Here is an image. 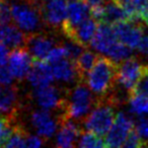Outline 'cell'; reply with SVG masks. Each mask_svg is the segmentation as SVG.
Returning <instances> with one entry per match:
<instances>
[{
    "label": "cell",
    "mask_w": 148,
    "mask_h": 148,
    "mask_svg": "<svg viewBox=\"0 0 148 148\" xmlns=\"http://www.w3.org/2000/svg\"><path fill=\"white\" fill-rule=\"evenodd\" d=\"M95 99L88 86L79 83L65 95L59 120H82L88 116Z\"/></svg>",
    "instance_id": "6da1fadb"
},
{
    "label": "cell",
    "mask_w": 148,
    "mask_h": 148,
    "mask_svg": "<svg viewBox=\"0 0 148 148\" xmlns=\"http://www.w3.org/2000/svg\"><path fill=\"white\" fill-rule=\"evenodd\" d=\"M117 63L108 57L99 56L93 67L84 77L89 89L97 95H107L117 82Z\"/></svg>",
    "instance_id": "7a4b0ae2"
},
{
    "label": "cell",
    "mask_w": 148,
    "mask_h": 148,
    "mask_svg": "<svg viewBox=\"0 0 148 148\" xmlns=\"http://www.w3.org/2000/svg\"><path fill=\"white\" fill-rule=\"evenodd\" d=\"M12 21L25 33H40L43 27L44 19L37 2L29 0H17L11 3Z\"/></svg>",
    "instance_id": "3957f363"
},
{
    "label": "cell",
    "mask_w": 148,
    "mask_h": 148,
    "mask_svg": "<svg viewBox=\"0 0 148 148\" xmlns=\"http://www.w3.org/2000/svg\"><path fill=\"white\" fill-rule=\"evenodd\" d=\"M114 106L115 101L111 99L99 101L84 120L87 131L99 136L107 135L116 118Z\"/></svg>",
    "instance_id": "277c9868"
},
{
    "label": "cell",
    "mask_w": 148,
    "mask_h": 148,
    "mask_svg": "<svg viewBox=\"0 0 148 148\" xmlns=\"http://www.w3.org/2000/svg\"><path fill=\"white\" fill-rule=\"evenodd\" d=\"M147 65H143L137 58L130 57L121 62L117 68V82L128 91L129 95L134 92L138 81L145 73Z\"/></svg>",
    "instance_id": "5b68a950"
},
{
    "label": "cell",
    "mask_w": 148,
    "mask_h": 148,
    "mask_svg": "<svg viewBox=\"0 0 148 148\" xmlns=\"http://www.w3.org/2000/svg\"><path fill=\"white\" fill-rule=\"evenodd\" d=\"M44 23L54 29L63 27L67 16L66 0H36Z\"/></svg>",
    "instance_id": "8992f818"
},
{
    "label": "cell",
    "mask_w": 148,
    "mask_h": 148,
    "mask_svg": "<svg viewBox=\"0 0 148 148\" xmlns=\"http://www.w3.org/2000/svg\"><path fill=\"white\" fill-rule=\"evenodd\" d=\"M134 123L125 113L116 115L115 121L106 136V145L108 148H120L129 134L133 131Z\"/></svg>",
    "instance_id": "52a82bcc"
},
{
    "label": "cell",
    "mask_w": 148,
    "mask_h": 148,
    "mask_svg": "<svg viewBox=\"0 0 148 148\" xmlns=\"http://www.w3.org/2000/svg\"><path fill=\"white\" fill-rule=\"evenodd\" d=\"M34 62L35 60L27 49L17 48L13 50L9 55L7 67L15 79L23 80L27 77Z\"/></svg>",
    "instance_id": "ba28073f"
},
{
    "label": "cell",
    "mask_w": 148,
    "mask_h": 148,
    "mask_svg": "<svg viewBox=\"0 0 148 148\" xmlns=\"http://www.w3.org/2000/svg\"><path fill=\"white\" fill-rule=\"evenodd\" d=\"M113 27L118 40L132 50L137 48L144 36L143 27L139 23V21H122L113 25Z\"/></svg>",
    "instance_id": "9c48e42d"
},
{
    "label": "cell",
    "mask_w": 148,
    "mask_h": 148,
    "mask_svg": "<svg viewBox=\"0 0 148 148\" xmlns=\"http://www.w3.org/2000/svg\"><path fill=\"white\" fill-rule=\"evenodd\" d=\"M91 17V7L83 0H70L67 7V16L62 27L63 33H67L81 23Z\"/></svg>",
    "instance_id": "30bf717a"
},
{
    "label": "cell",
    "mask_w": 148,
    "mask_h": 148,
    "mask_svg": "<svg viewBox=\"0 0 148 148\" xmlns=\"http://www.w3.org/2000/svg\"><path fill=\"white\" fill-rule=\"evenodd\" d=\"M34 99L41 109L46 111L62 109L65 101V95L61 90L53 85L37 88L34 90Z\"/></svg>",
    "instance_id": "8fae6325"
},
{
    "label": "cell",
    "mask_w": 148,
    "mask_h": 148,
    "mask_svg": "<svg viewBox=\"0 0 148 148\" xmlns=\"http://www.w3.org/2000/svg\"><path fill=\"white\" fill-rule=\"evenodd\" d=\"M25 47L35 61H46L50 52L55 47V43L48 36L36 33L27 35Z\"/></svg>",
    "instance_id": "7c38bea8"
},
{
    "label": "cell",
    "mask_w": 148,
    "mask_h": 148,
    "mask_svg": "<svg viewBox=\"0 0 148 148\" xmlns=\"http://www.w3.org/2000/svg\"><path fill=\"white\" fill-rule=\"evenodd\" d=\"M31 122L33 127L37 131L38 135L44 139H50L57 131L59 127V119L55 120L49 111L37 110L32 114Z\"/></svg>",
    "instance_id": "4fadbf2b"
},
{
    "label": "cell",
    "mask_w": 148,
    "mask_h": 148,
    "mask_svg": "<svg viewBox=\"0 0 148 148\" xmlns=\"http://www.w3.org/2000/svg\"><path fill=\"white\" fill-rule=\"evenodd\" d=\"M119 41L114 31L113 25L99 23L97 31L90 43V47L97 53L107 56L109 51Z\"/></svg>",
    "instance_id": "5bb4252c"
},
{
    "label": "cell",
    "mask_w": 148,
    "mask_h": 148,
    "mask_svg": "<svg viewBox=\"0 0 148 148\" xmlns=\"http://www.w3.org/2000/svg\"><path fill=\"white\" fill-rule=\"evenodd\" d=\"M97 23L99 21H95L91 16L77 27H75L74 29L65 33V35L68 38V40L76 42L79 45L85 47L87 45H90L91 41L95 38V35L97 31V27H99Z\"/></svg>",
    "instance_id": "9a60e30c"
},
{
    "label": "cell",
    "mask_w": 148,
    "mask_h": 148,
    "mask_svg": "<svg viewBox=\"0 0 148 148\" xmlns=\"http://www.w3.org/2000/svg\"><path fill=\"white\" fill-rule=\"evenodd\" d=\"M27 81L34 89L51 85L54 80L51 64L47 61H35L31 71L27 75Z\"/></svg>",
    "instance_id": "2e32d148"
},
{
    "label": "cell",
    "mask_w": 148,
    "mask_h": 148,
    "mask_svg": "<svg viewBox=\"0 0 148 148\" xmlns=\"http://www.w3.org/2000/svg\"><path fill=\"white\" fill-rule=\"evenodd\" d=\"M19 108L18 90L14 85H0V114L12 119Z\"/></svg>",
    "instance_id": "e0dca14e"
},
{
    "label": "cell",
    "mask_w": 148,
    "mask_h": 148,
    "mask_svg": "<svg viewBox=\"0 0 148 148\" xmlns=\"http://www.w3.org/2000/svg\"><path fill=\"white\" fill-rule=\"evenodd\" d=\"M80 135V130L71 120H59V131L54 148H73Z\"/></svg>",
    "instance_id": "ac0fdd59"
},
{
    "label": "cell",
    "mask_w": 148,
    "mask_h": 148,
    "mask_svg": "<svg viewBox=\"0 0 148 148\" xmlns=\"http://www.w3.org/2000/svg\"><path fill=\"white\" fill-rule=\"evenodd\" d=\"M27 37L18 27H15L11 23H0V44L8 48L17 49L25 46Z\"/></svg>",
    "instance_id": "d6986e66"
},
{
    "label": "cell",
    "mask_w": 148,
    "mask_h": 148,
    "mask_svg": "<svg viewBox=\"0 0 148 148\" xmlns=\"http://www.w3.org/2000/svg\"><path fill=\"white\" fill-rule=\"evenodd\" d=\"M52 71H53L54 78L61 82L71 83L74 82L76 79L81 80L77 68L72 60L65 58L60 61L51 64Z\"/></svg>",
    "instance_id": "ffe728a7"
},
{
    "label": "cell",
    "mask_w": 148,
    "mask_h": 148,
    "mask_svg": "<svg viewBox=\"0 0 148 148\" xmlns=\"http://www.w3.org/2000/svg\"><path fill=\"white\" fill-rule=\"evenodd\" d=\"M97 58H99V56L95 52L89 51V50H83L82 53L74 61V64L76 66L77 71H78L79 75H80L81 80H84L85 75L93 67Z\"/></svg>",
    "instance_id": "44dd1931"
},
{
    "label": "cell",
    "mask_w": 148,
    "mask_h": 148,
    "mask_svg": "<svg viewBox=\"0 0 148 148\" xmlns=\"http://www.w3.org/2000/svg\"><path fill=\"white\" fill-rule=\"evenodd\" d=\"M129 108L130 112L136 116L148 115V97L140 93H131L129 95Z\"/></svg>",
    "instance_id": "7402d4cb"
},
{
    "label": "cell",
    "mask_w": 148,
    "mask_h": 148,
    "mask_svg": "<svg viewBox=\"0 0 148 148\" xmlns=\"http://www.w3.org/2000/svg\"><path fill=\"white\" fill-rule=\"evenodd\" d=\"M27 134L21 126L16 125L12 134L2 148H25Z\"/></svg>",
    "instance_id": "603a6c76"
},
{
    "label": "cell",
    "mask_w": 148,
    "mask_h": 148,
    "mask_svg": "<svg viewBox=\"0 0 148 148\" xmlns=\"http://www.w3.org/2000/svg\"><path fill=\"white\" fill-rule=\"evenodd\" d=\"M106 142L101 138V136L97 135L91 132H84L80 136L78 143V148H105Z\"/></svg>",
    "instance_id": "cb8c5ba5"
},
{
    "label": "cell",
    "mask_w": 148,
    "mask_h": 148,
    "mask_svg": "<svg viewBox=\"0 0 148 148\" xmlns=\"http://www.w3.org/2000/svg\"><path fill=\"white\" fill-rule=\"evenodd\" d=\"M12 121L7 117H0V148L4 146L16 126L12 125Z\"/></svg>",
    "instance_id": "d4e9b609"
},
{
    "label": "cell",
    "mask_w": 148,
    "mask_h": 148,
    "mask_svg": "<svg viewBox=\"0 0 148 148\" xmlns=\"http://www.w3.org/2000/svg\"><path fill=\"white\" fill-rule=\"evenodd\" d=\"M65 58H68V54H67V50H66L65 46H55V47L52 49V51L50 52V54L48 55L46 61L48 63L52 64L55 63L57 61H60L62 59H65ZM69 59V58H68Z\"/></svg>",
    "instance_id": "484cf974"
},
{
    "label": "cell",
    "mask_w": 148,
    "mask_h": 148,
    "mask_svg": "<svg viewBox=\"0 0 148 148\" xmlns=\"http://www.w3.org/2000/svg\"><path fill=\"white\" fill-rule=\"evenodd\" d=\"M12 21L11 6L8 2L3 1L0 3V23H9Z\"/></svg>",
    "instance_id": "4316f807"
},
{
    "label": "cell",
    "mask_w": 148,
    "mask_h": 148,
    "mask_svg": "<svg viewBox=\"0 0 148 148\" xmlns=\"http://www.w3.org/2000/svg\"><path fill=\"white\" fill-rule=\"evenodd\" d=\"M140 138L141 137L137 132L132 131L120 148H139L140 144L142 142Z\"/></svg>",
    "instance_id": "83f0119b"
},
{
    "label": "cell",
    "mask_w": 148,
    "mask_h": 148,
    "mask_svg": "<svg viewBox=\"0 0 148 148\" xmlns=\"http://www.w3.org/2000/svg\"><path fill=\"white\" fill-rule=\"evenodd\" d=\"M134 92L140 93V95H143L148 97V70L147 69H146L145 73L142 75L140 80L138 81Z\"/></svg>",
    "instance_id": "f1b7e54d"
},
{
    "label": "cell",
    "mask_w": 148,
    "mask_h": 148,
    "mask_svg": "<svg viewBox=\"0 0 148 148\" xmlns=\"http://www.w3.org/2000/svg\"><path fill=\"white\" fill-rule=\"evenodd\" d=\"M14 77L6 65H0V85H10Z\"/></svg>",
    "instance_id": "f546056e"
},
{
    "label": "cell",
    "mask_w": 148,
    "mask_h": 148,
    "mask_svg": "<svg viewBox=\"0 0 148 148\" xmlns=\"http://www.w3.org/2000/svg\"><path fill=\"white\" fill-rule=\"evenodd\" d=\"M137 133L148 141V118H142L137 123Z\"/></svg>",
    "instance_id": "4dcf8cb0"
},
{
    "label": "cell",
    "mask_w": 148,
    "mask_h": 148,
    "mask_svg": "<svg viewBox=\"0 0 148 148\" xmlns=\"http://www.w3.org/2000/svg\"><path fill=\"white\" fill-rule=\"evenodd\" d=\"M25 148H43V141L39 136L27 135Z\"/></svg>",
    "instance_id": "1f68e13d"
},
{
    "label": "cell",
    "mask_w": 148,
    "mask_h": 148,
    "mask_svg": "<svg viewBox=\"0 0 148 148\" xmlns=\"http://www.w3.org/2000/svg\"><path fill=\"white\" fill-rule=\"evenodd\" d=\"M136 50L139 52L140 55L148 57V36H143Z\"/></svg>",
    "instance_id": "d6a6232c"
},
{
    "label": "cell",
    "mask_w": 148,
    "mask_h": 148,
    "mask_svg": "<svg viewBox=\"0 0 148 148\" xmlns=\"http://www.w3.org/2000/svg\"><path fill=\"white\" fill-rule=\"evenodd\" d=\"M9 55L10 53L8 51V47L3 44H0V65H7Z\"/></svg>",
    "instance_id": "836d02e7"
},
{
    "label": "cell",
    "mask_w": 148,
    "mask_h": 148,
    "mask_svg": "<svg viewBox=\"0 0 148 148\" xmlns=\"http://www.w3.org/2000/svg\"><path fill=\"white\" fill-rule=\"evenodd\" d=\"M83 1H85L90 7H93V6H97V5L105 4V3L109 2L110 0H83Z\"/></svg>",
    "instance_id": "e575fe53"
},
{
    "label": "cell",
    "mask_w": 148,
    "mask_h": 148,
    "mask_svg": "<svg viewBox=\"0 0 148 148\" xmlns=\"http://www.w3.org/2000/svg\"><path fill=\"white\" fill-rule=\"evenodd\" d=\"M141 19L144 21V23H146V25H148V5L146 6V8H145V10H144V12H143V14H142V17H141Z\"/></svg>",
    "instance_id": "d590c367"
},
{
    "label": "cell",
    "mask_w": 148,
    "mask_h": 148,
    "mask_svg": "<svg viewBox=\"0 0 148 148\" xmlns=\"http://www.w3.org/2000/svg\"><path fill=\"white\" fill-rule=\"evenodd\" d=\"M139 148H148V144L146 143V142H141Z\"/></svg>",
    "instance_id": "8d00e7d4"
},
{
    "label": "cell",
    "mask_w": 148,
    "mask_h": 148,
    "mask_svg": "<svg viewBox=\"0 0 148 148\" xmlns=\"http://www.w3.org/2000/svg\"><path fill=\"white\" fill-rule=\"evenodd\" d=\"M3 1H4V0H0V3H1V2H3Z\"/></svg>",
    "instance_id": "74e56055"
},
{
    "label": "cell",
    "mask_w": 148,
    "mask_h": 148,
    "mask_svg": "<svg viewBox=\"0 0 148 148\" xmlns=\"http://www.w3.org/2000/svg\"><path fill=\"white\" fill-rule=\"evenodd\" d=\"M147 70H148V65H147Z\"/></svg>",
    "instance_id": "f35d334b"
},
{
    "label": "cell",
    "mask_w": 148,
    "mask_h": 148,
    "mask_svg": "<svg viewBox=\"0 0 148 148\" xmlns=\"http://www.w3.org/2000/svg\"><path fill=\"white\" fill-rule=\"evenodd\" d=\"M147 1H148V0H147Z\"/></svg>",
    "instance_id": "ab89813d"
}]
</instances>
